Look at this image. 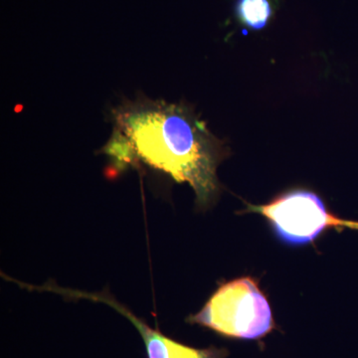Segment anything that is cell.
Here are the masks:
<instances>
[{
	"label": "cell",
	"mask_w": 358,
	"mask_h": 358,
	"mask_svg": "<svg viewBox=\"0 0 358 358\" xmlns=\"http://www.w3.org/2000/svg\"><path fill=\"white\" fill-rule=\"evenodd\" d=\"M115 128L106 152L140 160L188 183L196 203L210 204L219 192L216 169L226 155L222 143L183 105L140 99L114 112Z\"/></svg>",
	"instance_id": "6da1fadb"
},
{
	"label": "cell",
	"mask_w": 358,
	"mask_h": 358,
	"mask_svg": "<svg viewBox=\"0 0 358 358\" xmlns=\"http://www.w3.org/2000/svg\"><path fill=\"white\" fill-rule=\"evenodd\" d=\"M188 322L225 338L249 341L262 338L275 329L268 301L252 278L222 285Z\"/></svg>",
	"instance_id": "7a4b0ae2"
},
{
	"label": "cell",
	"mask_w": 358,
	"mask_h": 358,
	"mask_svg": "<svg viewBox=\"0 0 358 358\" xmlns=\"http://www.w3.org/2000/svg\"><path fill=\"white\" fill-rule=\"evenodd\" d=\"M249 211L267 218L278 238L294 246L310 243L329 228L358 229V222L336 217L319 195L308 190L284 193L267 204L249 206Z\"/></svg>",
	"instance_id": "3957f363"
},
{
	"label": "cell",
	"mask_w": 358,
	"mask_h": 358,
	"mask_svg": "<svg viewBox=\"0 0 358 358\" xmlns=\"http://www.w3.org/2000/svg\"><path fill=\"white\" fill-rule=\"evenodd\" d=\"M65 294L68 299H84L106 303L126 317L140 333L145 343L148 358H227L228 353L225 350H219L214 346L199 350L167 338L159 331L152 329L143 320L136 317L128 308L121 305L106 291L101 293H88L79 289H66Z\"/></svg>",
	"instance_id": "277c9868"
},
{
	"label": "cell",
	"mask_w": 358,
	"mask_h": 358,
	"mask_svg": "<svg viewBox=\"0 0 358 358\" xmlns=\"http://www.w3.org/2000/svg\"><path fill=\"white\" fill-rule=\"evenodd\" d=\"M235 14L242 25L254 31L267 27L274 14L270 0H236Z\"/></svg>",
	"instance_id": "5b68a950"
}]
</instances>
